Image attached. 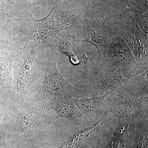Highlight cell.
Listing matches in <instances>:
<instances>
[{
  "mask_svg": "<svg viewBox=\"0 0 148 148\" xmlns=\"http://www.w3.org/2000/svg\"><path fill=\"white\" fill-rule=\"evenodd\" d=\"M137 110L132 101L125 96L116 95L109 106V110L119 119L130 120L133 111Z\"/></svg>",
  "mask_w": 148,
  "mask_h": 148,
  "instance_id": "13",
  "label": "cell"
},
{
  "mask_svg": "<svg viewBox=\"0 0 148 148\" xmlns=\"http://www.w3.org/2000/svg\"><path fill=\"white\" fill-rule=\"evenodd\" d=\"M57 119L49 100H42L18 109L5 131L13 139L33 137L41 134Z\"/></svg>",
  "mask_w": 148,
  "mask_h": 148,
  "instance_id": "3",
  "label": "cell"
},
{
  "mask_svg": "<svg viewBox=\"0 0 148 148\" xmlns=\"http://www.w3.org/2000/svg\"><path fill=\"white\" fill-rule=\"evenodd\" d=\"M35 44L29 53L21 68L15 75L16 103L18 109L25 106L39 89L36 84V79L39 76V70L42 69L38 56V46Z\"/></svg>",
  "mask_w": 148,
  "mask_h": 148,
  "instance_id": "5",
  "label": "cell"
},
{
  "mask_svg": "<svg viewBox=\"0 0 148 148\" xmlns=\"http://www.w3.org/2000/svg\"><path fill=\"white\" fill-rule=\"evenodd\" d=\"M8 39V34L0 25V50L5 48Z\"/></svg>",
  "mask_w": 148,
  "mask_h": 148,
  "instance_id": "17",
  "label": "cell"
},
{
  "mask_svg": "<svg viewBox=\"0 0 148 148\" xmlns=\"http://www.w3.org/2000/svg\"><path fill=\"white\" fill-rule=\"evenodd\" d=\"M37 135L28 138H16L19 143L16 144V148H47L41 141L37 139Z\"/></svg>",
  "mask_w": 148,
  "mask_h": 148,
  "instance_id": "16",
  "label": "cell"
},
{
  "mask_svg": "<svg viewBox=\"0 0 148 148\" xmlns=\"http://www.w3.org/2000/svg\"><path fill=\"white\" fill-rule=\"evenodd\" d=\"M18 110L16 102L0 87V131H5L13 121Z\"/></svg>",
  "mask_w": 148,
  "mask_h": 148,
  "instance_id": "12",
  "label": "cell"
},
{
  "mask_svg": "<svg viewBox=\"0 0 148 148\" xmlns=\"http://www.w3.org/2000/svg\"><path fill=\"white\" fill-rule=\"evenodd\" d=\"M55 45L59 51L69 56L72 64L75 66L86 65L88 63V58L86 54L78 56L73 53V45L68 40L53 36Z\"/></svg>",
  "mask_w": 148,
  "mask_h": 148,
  "instance_id": "15",
  "label": "cell"
},
{
  "mask_svg": "<svg viewBox=\"0 0 148 148\" xmlns=\"http://www.w3.org/2000/svg\"><path fill=\"white\" fill-rule=\"evenodd\" d=\"M114 117L109 111L99 121L74 133L68 140L63 141L62 145L58 148H74L82 145L90 144L111 126Z\"/></svg>",
  "mask_w": 148,
  "mask_h": 148,
  "instance_id": "9",
  "label": "cell"
},
{
  "mask_svg": "<svg viewBox=\"0 0 148 148\" xmlns=\"http://www.w3.org/2000/svg\"><path fill=\"white\" fill-rule=\"evenodd\" d=\"M29 18H26L20 25L19 32H23L27 36V42L34 40L35 44H39L51 36H55L62 30H66V24L63 16L59 10L55 12L52 9L47 16L40 19H36L32 12Z\"/></svg>",
  "mask_w": 148,
  "mask_h": 148,
  "instance_id": "7",
  "label": "cell"
},
{
  "mask_svg": "<svg viewBox=\"0 0 148 148\" xmlns=\"http://www.w3.org/2000/svg\"><path fill=\"white\" fill-rule=\"evenodd\" d=\"M98 61V70L92 80L96 96L116 90L128 80L144 73L127 45L118 35L108 44Z\"/></svg>",
  "mask_w": 148,
  "mask_h": 148,
  "instance_id": "1",
  "label": "cell"
},
{
  "mask_svg": "<svg viewBox=\"0 0 148 148\" xmlns=\"http://www.w3.org/2000/svg\"><path fill=\"white\" fill-rule=\"evenodd\" d=\"M129 121L119 119L113 136L106 148H128Z\"/></svg>",
  "mask_w": 148,
  "mask_h": 148,
  "instance_id": "14",
  "label": "cell"
},
{
  "mask_svg": "<svg viewBox=\"0 0 148 148\" xmlns=\"http://www.w3.org/2000/svg\"><path fill=\"white\" fill-rule=\"evenodd\" d=\"M16 51L13 48L0 50V85L16 104V93L12 85V67Z\"/></svg>",
  "mask_w": 148,
  "mask_h": 148,
  "instance_id": "10",
  "label": "cell"
},
{
  "mask_svg": "<svg viewBox=\"0 0 148 148\" xmlns=\"http://www.w3.org/2000/svg\"><path fill=\"white\" fill-rule=\"evenodd\" d=\"M121 18L108 8L100 5H90L82 16L79 29L81 39L95 47L99 57L117 35Z\"/></svg>",
  "mask_w": 148,
  "mask_h": 148,
  "instance_id": "2",
  "label": "cell"
},
{
  "mask_svg": "<svg viewBox=\"0 0 148 148\" xmlns=\"http://www.w3.org/2000/svg\"><path fill=\"white\" fill-rule=\"evenodd\" d=\"M45 69V77L42 84L36 93L24 106L42 100L56 98H87L90 95L89 92L74 86L64 78L58 71L55 59L48 58Z\"/></svg>",
  "mask_w": 148,
  "mask_h": 148,
  "instance_id": "4",
  "label": "cell"
},
{
  "mask_svg": "<svg viewBox=\"0 0 148 148\" xmlns=\"http://www.w3.org/2000/svg\"><path fill=\"white\" fill-rule=\"evenodd\" d=\"M49 106L54 111L57 119H64L77 124L90 122L79 110L73 98H56L49 100Z\"/></svg>",
  "mask_w": 148,
  "mask_h": 148,
  "instance_id": "11",
  "label": "cell"
},
{
  "mask_svg": "<svg viewBox=\"0 0 148 148\" xmlns=\"http://www.w3.org/2000/svg\"><path fill=\"white\" fill-rule=\"evenodd\" d=\"M116 97V90L108 91L93 98H73L79 110L90 122H97L109 111L111 103Z\"/></svg>",
  "mask_w": 148,
  "mask_h": 148,
  "instance_id": "8",
  "label": "cell"
},
{
  "mask_svg": "<svg viewBox=\"0 0 148 148\" xmlns=\"http://www.w3.org/2000/svg\"><path fill=\"white\" fill-rule=\"evenodd\" d=\"M116 34L127 45L139 68L143 72L147 71L148 35L128 17L121 18Z\"/></svg>",
  "mask_w": 148,
  "mask_h": 148,
  "instance_id": "6",
  "label": "cell"
}]
</instances>
